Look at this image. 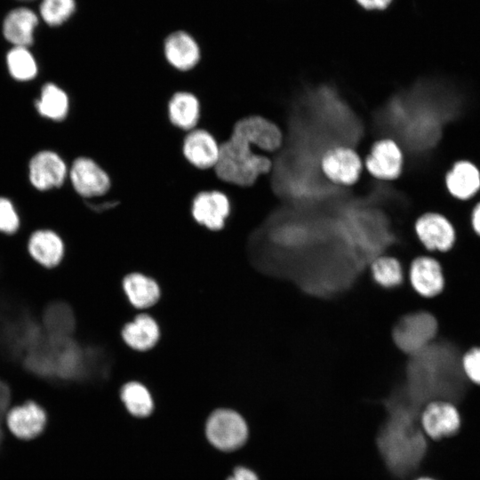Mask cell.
Instances as JSON below:
<instances>
[{
    "label": "cell",
    "mask_w": 480,
    "mask_h": 480,
    "mask_svg": "<svg viewBox=\"0 0 480 480\" xmlns=\"http://www.w3.org/2000/svg\"><path fill=\"white\" fill-rule=\"evenodd\" d=\"M321 165L329 180L344 185L355 183L362 170L358 155L345 147H337L328 150L323 156Z\"/></svg>",
    "instance_id": "15"
},
{
    "label": "cell",
    "mask_w": 480,
    "mask_h": 480,
    "mask_svg": "<svg viewBox=\"0 0 480 480\" xmlns=\"http://www.w3.org/2000/svg\"><path fill=\"white\" fill-rule=\"evenodd\" d=\"M412 288L420 298L431 300L445 287V276L440 260L434 254L421 253L412 259L408 270Z\"/></svg>",
    "instance_id": "7"
},
{
    "label": "cell",
    "mask_w": 480,
    "mask_h": 480,
    "mask_svg": "<svg viewBox=\"0 0 480 480\" xmlns=\"http://www.w3.org/2000/svg\"><path fill=\"white\" fill-rule=\"evenodd\" d=\"M41 20L38 13L28 6L10 10L1 22V32L11 46L31 48Z\"/></svg>",
    "instance_id": "12"
},
{
    "label": "cell",
    "mask_w": 480,
    "mask_h": 480,
    "mask_svg": "<svg viewBox=\"0 0 480 480\" xmlns=\"http://www.w3.org/2000/svg\"><path fill=\"white\" fill-rule=\"evenodd\" d=\"M76 10V0H40L37 13L44 24L57 28L67 23Z\"/></svg>",
    "instance_id": "25"
},
{
    "label": "cell",
    "mask_w": 480,
    "mask_h": 480,
    "mask_svg": "<svg viewBox=\"0 0 480 480\" xmlns=\"http://www.w3.org/2000/svg\"><path fill=\"white\" fill-rule=\"evenodd\" d=\"M67 175L64 161L54 152L41 151L29 164V178L33 186L46 190L62 185Z\"/></svg>",
    "instance_id": "17"
},
{
    "label": "cell",
    "mask_w": 480,
    "mask_h": 480,
    "mask_svg": "<svg viewBox=\"0 0 480 480\" xmlns=\"http://www.w3.org/2000/svg\"><path fill=\"white\" fill-rule=\"evenodd\" d=\"M419 422L422 432L429 440L439 441L458 433L461 418L454 403L444 399H435L422 407Z\"/></svg>",
    "instance_id": "4"
},
{
    "label": "cell",
    "mask_w": 480,
    "mask_h": 480,
    "mask_svg": "<svg viewBox=\"0 0 480 480\" xmlns=\"http://www.w3.org/2000/svg\"><path fill=\"white\" fill-rule=\"evenodd\" d=\"M163 53L167 64L180 73L192 71L202 59L200 44L191 34L182 29L174 30L164 37Z\"/></svg>",
    "instance_id": "10"
},
{
    "label": "cell",
    "mask_w": 480,
    "mask_h": 480,
    "mask_svg": "<svg viewBox=\"0 0 480 480\" xmlns=\"http://www.w3.org/2000/svg\"><path fill=\"white\" fill-rule=\"evenodd\" d=\"M228 480H259L256 474L246 468H237L232 476Z\"/></svg>",
    "instance_id": "33"
},
{
    "label": "cell",
    "mask_w": 480,
    "mask_h": 480,
    "mask_svg": "<svg viewBox=\"0 0 480 480\" xmlns=\"http://www.w3.org/2000/svg\"><path fill=\"white\" fill-rule=\"evenodd\" d=\"M449 195L459 201H469L480 191V170L471 161H456L444 176Z\"/></svg>",
    "instance_id": "16"
},
{
    "label": "cell",
    "mask_w": 480,
    "mask_h": 480,
    "mask_svg": "<svg viewBox=\"0 0 480 480\" xmlns=\"http://www.w3.org/2000/svg\"><path fill=\"white\" fill-rule=\"evenodd\" d=\"M0 424H1V420H0ZM2 438H3V431L0 426V444H1Z\"/></svg>",
    "instance_id": "36"
},
{
    "label": "cell",
    "mask_w": 480,
    "mask_h": 480,
    "mask_svg": "<svg viewBox=\"0 0 480 480\" xmlns=\"http://www.w3.org/2000/svg\"><path fill=\"white\" fill-rule=\"evenodd\" d=\"M76 321L73 310L62 301L50 303L43 313V327L46 334L59 337H71Z\"/></svg>",
    "instance_id": "21"
},
{
    "label": "cell",
    "mask_w": 480,
    "mask_h": 480,
    "mask_svg": "<svg viewBox=\"0 0 480 480\" xmlns=\"http://www.w3.org/2000/svg\"><path fill=\"white\" fill-rule=\"evenodd\" d=\"M374 281L384 288H393L404 281V270L399 260L390 256L377 257L371 264Z\"/></svg>",
    "instance_id": "26"
},
{
    "label": "cell",
    "mask_w": 480,
    "mask_h": 480,
    "mask_svg": "<svg viewBox=\"0 0 480 480\" xmlns=\"http://www.w3.org/2000/svg\"><path fill=\"white\" fill-rule=\"evenodd\" d=\"M438 332L439 324L435 315L420 308L400 320L395 328L394 339L404 352L414 356L432 344Z\"/></svg>",
    "instance_id": "2"
},
{
    "label": "cell",
    "mask_w": 480,
    "mask_h": 480,
    "mask_svg": "<svg viewBox=\"0 0 480 480\" xmlns=\"http://www.w3.org/2000/svg\"><path fill=\"white\" fill-rule=\"evenodd\" d=\"M37 111L52 120H62L68 111V98L66 92L53 84H46L36 101Z\"/></svg>",
    "instance_id": "24"
},
{
    "label": "cell",
    "mask_w": 480,
    "mask_h": 480,
    "mask_svg": "<svg viewBox=\"0 0 480 480\" xmlns=\"http://www.w3.org/2000/svg\"><path fill=\"white\" fill-rule=\"evenodd\" d=\"M246 141L252 147L264 151H275L282 143L279 127L270 120L260 116L242 117L232 125L230 133Z\"/></svg>",
    "instance_id": "11"
},
{
    "label": "cell",
    "mask_w": 480,
    "mask_h": 480,
    "mask_svg": "<svg viewBox=\"0 0 480 480\" xmlns=\"http://www.w3.org/2000/svg\"><path fill=\"white\" fill-rule=\"evenodd\" d=\"M193 219L212 231L223 228L231 211L228 195L220 189H204L196 192L190 207Z\"/></svg>",
    "instance_id": "8"
},
{
    "label": "cell",
    "mask_w": 480,
    "mask_h": 480,
    "mask_svg": "<svg viewBox=\"0 0 480 480\" xmlns=\"http://www.w3.org/2000/svg\"><path fill=\"white\" fill-rule=\"evenodd\" d=\"M270 169L268 157L255 153L246 141L229 134L220 142V156L212 171L220 181L244 188L253 185Z\"/></svg>",
    "instance_id": "1"
},
{
    "label": "cell",
    "mask_w": 480,
    "mask_h": 480,
    "mask_svg": "<svg viewBox=\"0 0 480 480\" xmlns=\"http://www.w3.org/2000/svg\"><path fill=\"white\" fill-rule=\"evenodd\" d=\"M28 252L45 268L57 266L64 254L61 238L52 230H38L32 234L28 244Z\"/></svg>",
    "instance_id": "19"
},
{
    "label": "cell",
    "mask_w": 480,
    "mask_h": 480,
    "mask_svg": "<svg viewBox=\"0 0 480 480\" xmlns=\"http://www.w3.org/2000/svg\"><path fill=\"white\" fill-rule=\"evenodd\" d=\"M123 287L130 302L139 308L154 305L160 296L157 284L140 273L126 276L123 281Z\"/></svg>",
    "instance_id": "22"
},
{
    "label": "cell",
    "mask_w": 480,
    "mask_h": 480,
    "mask_svg": "<svg viewBox=\"0 0 480 480\" xmlns=\"http://www.w3.org/2000/svg\"><path fill=\"white\" fill-rule=\"evenodd\" d=\"M23 6H28L37 12V7L40 0H15Z\"/></svg>",
    "instance_id": "34"
},
{
    "label": "cell",
    "mask_w": 480,
    "mask_h": 480,
    "mask_svg": "<svg viewBox=\"0 0 480 480\" xmlns=\"http://www.w3.org/2000/svg\"><path fill=\"white\" fill-rule=\"evenodd\" d=\"M460 367L468 381L480 387V346H473L462 353Z\"/></svg>",
    "instance_id": "28"
},
{
    "label": "cell",
    "mask_w": 480,
    "mask_h": 480,
    "mask_svg": "<svg viewBox=\"0 0 480 480\" xmlns=\"http://www.w3.org/2000/svg\"><path fill=\"white\" fill-rule=\"evenodd\" d=\"M74 189L83 197L102 196L108 193L112 180L108 172L95 160L87 156L77 157L70 169Z\"/></svg>",
    "instance_id": "9"
},
{
    "label": "cell",
    "mask_w": 480,
    "mask_h": 480,
    "mask_svg": "<svg viewBox=\"0 0 480 480\" xmlns=\"http://www.w3.org/2000/svg\"><path fill=\"white\" fill-rule=\"evenodd\" d=\"M122 337L133 349L144 351L156 345L159 339L156 322L148 315L141 314L124 325Z\"/></svg>",
    "instance_id": "20"
},
{
    "label": "cell",
    "mask_w": 480,
    "mask_h": 480,
    "mask_svg": "<svg viewBox=\"0 0 480 480\" xmlns=\"http://www.w3.org/2000/svg\"><path fill=\"white\" fill-rule=\"evenodd\" d=\"M371 174L382 180L396 179L403 167V155L397 145L391 140L375 142L365 161Z\"/></svg>",
    "instance_id": "18"
},
{
    "label": "cell",
    "mask_w": 480,
    "mask_h": 480,
    "mask_svg": "<svg viewBox=\"0 0 480 480\" xmlns=\"http://www.w3.org/2000/svg\"><path fill=\"white\" fill-rule=\"evenodd\" d=\"M11 391L7 384L0 379V420L5 416L11 403Z\"/></svg>",
    "instance_id": "30"
},
{
    "label": "cell",
    "mask_w": 480,
    "mask_h": 480,
    "mask_svg": "<svg viewBox=\"0 0 480 480\" xmlns=\"http://www.w3.org/2000/svg\"><path fill=\"white\" fill-rule=\"evenodd\" d=\"M206 435L218 449L232 451L242 446L248 436L246 422L237 412L220 409L208 419Z\"/></svg>",
    "instance_id": "5"
},
{
    "label": "cell",
    "mask_w": 480,
    "mask_h": 480,
    "mask_svg": "<svg viewBox=\"0 0 480 480\" xmlns=\"http://www.w3.org/2000/svg\"><path fill=\"white\" fill-rule=\"evenodd\" d=\"M469 220L473 232L480 237V200L476 202L473 205Z\"/></svg>",
    "instance_id": "32"
},
{
    "label": "cell",
    "mask_w": 480,
    "mask_h": 480,
    "mask_svg": "<svg viewBox=\"0 0 480 480\" xmlns=\"http://www.w3.org/2000/svg\"><path fill=\"white\" fill-rule=\"evenodd\" d=\"M165 109L169 124L184 132L198 127L202 118V102L198 95L189 90L173 92L166 101Z\"/></svg>",
    "instance_id": "13"
},
{
    "label": "cell",
    "mask_w": 480,
    "mask_h": 480,
    "mask_svg": "<svg viewBox=\"0 0 480 480\" xmlns=\"http://www.w3.org/2000/svg\"><path fill=\"white\" fill-rule=\"evenodd\" d=\"M121 398L128 411L135 416H147L153 409V400L148 390L139 382L132 381L124 385Z\"/></svg>",
    "instance_id": "27"
},
{
    "label": "cell",
    "mask_w": 480,
    "mask_h": 480,
    "mask_svg": "<svg viewBox=\"0 0 480 480\" xmlns=\"http://www.w3.org/2000/svg\"><path fill=\"white\" fill-rule=\"evenodd\" d=\"M412 480H436V479L429 477V476H420L415 477Z\"/></svg>",
    "instance_id": "35"
},
{
    "label": "cell",
    "mask_w": 480,
    "mask_h": 480,
    "mask_svg": "<svg viewBox=\"0 0 480 480\" xmlns=\"http://www.w3.org/2000/svg\"><path fill=\"white\" fill-rule=\"evenodd\" d=\"M357 4L365 10L382 11L385 10L392 0H356Z\"/></svg>",
    "instance_id": "31"
},
{
    "label": "cell",
    "mask_w": 480,
    "mask_h": 480,
    "mask_svg": "<svg viewBox=\"0 0 480 480\" xmlns=\"http://www.w3.org/2000/svg\"><path fill=\"white\" fill-rule=\"evenodd\" d=\"M413 230L423 250L429 254L446 253L456 242V229L452 221L437 212H426L414 221Z\"/></svg>",
    "instance_id": "3"
},
{
    "label": "cell",
    "mask_w": 480,
    "mask_h": 480,
    "mask_svg": "<svg viewBox=\"0 0 480 480\" xmlns=\"http://www.w3.org/2000/svg\"><path fill=\"white\" fill-rule=\"evenodd\" d=\"M5 420L9 431L15 437L20 440H31L44 431L47 415L38 404L27 401L7 411Z\"/></svg>",
    "instance_id": "14"
},
{
    "label": "cell",
    "mask_w": 480,
    "mask_h": 480,
    "mask_svg": "<svg viewBox=\"0 0 480 480\" xmlns=\"http://www.w3.org/2000/svg\"><path fill=\"white\" fill-rule=\"evenodd\" d=\"M5 66L11 76L19 81L31 80L38 72V62L28 47L12 46L5 54Z\"/></svg>",
    "instance_id": "23"
},
{
    "label": "cell",
    "mask_w": 480,
    "mask_h": 480,
    "mask_svg": "<svg viewBox=\"0 0 480 480\" xmlns=\"http://www.w3.org/2000/svg\"><path fill=\"white\" fill-rule=\"evenodd\" d=\"M220 152V142L206 128L196 127L185 132L180 142V154L193 168L199 171L213 170Z\"/></svg>",
    "instance_id": "6"
},
{
    "label": "cell",
    "mask_w": 480,
    "mask_h": 480,
    "mask_svg": "<svg viewBox=\"0 0 480 480\" xmlns=\"http://www.w3.org/2000/svg\"><path fill=\"white\" fill-rule=\"evenodd\" d=\"M19 225V216L12 204L7 198L0 197V231L13 234Z\"/></svg>",
    "instance_id": "29"
}]
</instances>
